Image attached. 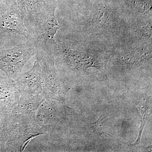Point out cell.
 Instances as JSON below:
<instances>
[{"label": "cell", "mask_w": 152, "mask_h": 152, "mask_svg": "<svg viewBox=\"0 0 152 152\" xmlns=\"http://www.w3.org/2000/svg\"><path fill=\"white\" fill-rule=\"evenodd\" d=\"M36 60L30 70L21 73L14 80V84L22 96L30 97L42 93L41 56L37 53Z\"/></svg>", "instance_id": "cell-5"}, {"label": "cell", "mask_w": 152, "mask_h": 152, "mask_svg": "<svg viewBox=\"0 0 152 152\" xmlns=\"http://www.w3.org/2000/svg\"><path fill=\"white\" fill-rule=\"evenodd\" d=\"M46 99L42 94L30 97L21 96L18 103L14 108L12 113L35 115L36 112L39 107Z\"/></svg>", "instance_id": "cell-8"}, {"label": "cell", "mask_w": 152, "mask_h": 152, "mask_svg": "<svg viewBox=\"0 0 152 152\" xmlns=\"http://www.w3.org/2000/svg\"><path fill=\"white\" fill-rule=\"evenodd\" d=\"M36 52V48L29 42L0 50V69L14 80L21 73L24 66Z\"/></svg>", "instance_id": "cell-4"}, {"label": "cell", "mask_w": 152, "mask_h": 152, "mask_svg": "<svg viewBox=\"0 0 152 152\" xmlns=\"http://www.w3.org/2000/svg\"><path fill=\"white\" fill-rule=\"evenodd\" d=\"M56 0H14L12 5L25 19L56 5Z\"/></svg>", "instance_id": "cell-7"}, {"label": "cell", "mask_w": 152, "mask_h": 152, "mask_svg": "<svg viewBox=\"0 0 152 152\" xmlns=\"http://www.w3.org/2000/svg\"><path fill=\"white\" fill-rule=\"evenodd\" d=\"M56 7L52 6L24 20L31 42L41 53L53 55L57 49L55 37L60 26L55 16Z\"/></svg>", "instance_id": "cell-1"}, {"label": "cell", "mask_w": 152, "mask_h": 152, "mask_svg": "<svg viewBox=\"0 0 152 152\" xmlns=\"http://www.w3.org/2000/svg\"><path fill=\"white\" fill-rule=\"evenodd\" d=\"M0 2H1V3H2V0H0Z\"/></svg>", "instance_id": "cell-9"}, {"label": "cell", "mask_w": 152, "mask_h": 152, "mask_svg": "<svg viewBox=\"0 0 152 152\" xmlns=\"http://www.w3.org/2000/svg\"><path fill=\"white\" fill-rule=\"evenodd\" d=\"M0 31L24 36L29 42L31 40L25 26L24 18L10 4L0 6Z\"/></svg>", "instance_id": "cell-6"}, {"label": "cell", "mask_w": 152, "mask_h": 152, "mask_svg": "<svg viewBox=\"0 0 152 152\" xmlns=\"http://www.w3.org/2000/svg\"><path fill=\"white\" fill-rule=\"evenodd\" d=\"M11 115L7 132L11 151H23L33 138L45 134L43 129L36 123L35 115L15 113Z\"/></svg>", "instance_id": "cell-2"}, {"label": "cell", "mask_w": 152, "mask_h": 152, "mask_svg": "<svg viewBox=\"0 0 152 152\" xmlns=\"http://www.w3.org/2000/svg\"><path fill=\"white\" fill-rule=\"evenodd\" d=\"M42 94L46 99L64 103L65 97L69 88L62 84L55 66L53 55L41 53Z\"/></svg>", "instance_id": "cell-3"}]
</instances>
